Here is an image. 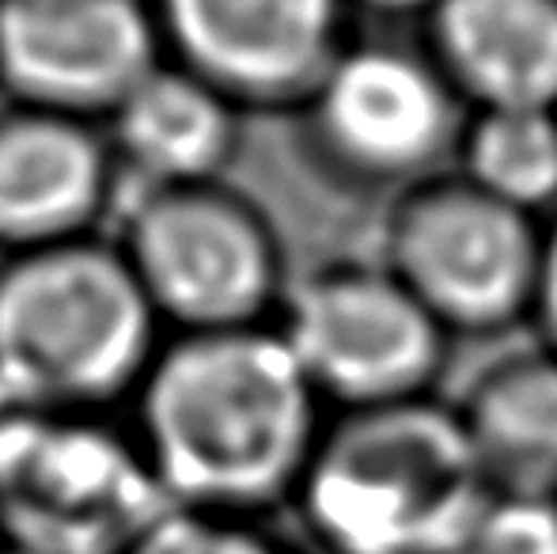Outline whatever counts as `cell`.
<instances>
[{
	"instance_id": "4fadbf2b",
	"label": "cell",
	"mask_w": 557,
	"mask_h": 554,
	"mask_svg": "<svg viewBox=\"0 0 557 554\" xmlns=\"http://www.w3.org/2000/svg\"><path fill=\"white\" fill-rule=\"evenodd\" d=\"M114 114L125 183H213L232 160V114L221 91H213L206 81L152 73L125 96Z\"/></svg>"
},
{
	"instance_id": "2e32d148",
	"label": "cell",
	"mask_w": 557,
	"mask_h": 554,
	"mask_svg": "<svg viewBox=\"0 0 557 554\" xmlns=\"http://www.w3.org/2000/svg\"><path fill=\"white\" fill-rule=\"evenodd\" d=\"M125 554H300L270 517L168 505Z\"/></svg>"
},
{
	"instance_id": "e0dca14e",
	"label": "cell",
	"mask_w": 557,
	"mask_h": 554,
	"mask_svg": "<svg viewBox=\"0 0 557 554\" xmlns=\"http://www.w3.org/2000/svg\"><path fill=\"white\" fill-rule=\"evenodd\" d=\"M444 554H557V502L490 494Z\"/></svg>"
},
{
	"instance_id": "9a60e30c",
	"label": "cell",
	"mask_w": 557,
	"mask_h": 554,
	"mask_svg": "<svg viewBox=\"0 0 557 554\" xmlns=\"http://www.w3.org/2000/svg\"><path fill=\"white\" fill-rule=\"evenodd\" d=\"M467 178L535 213L557 198V119L550 107H490L467 145Z\"/></svg>"
},
{
	"instance_id": "6da1fadb",
	"label": "cell",
	"mask_w": 557,
	"mask_h": 554,
	"mask_svg": "<svg viewBox=\"0 0 557 554\" xmlns=\"http://www.w3.org/2000/svg\"><path fill=\"white\" fill-rule=\"evenodd\" d=\"M326 415L277 323L168 334L125 403L163 497L235 517L293 505Z\"/></svg>"
},
{
	"instance_id": "5b68a950",
	"label": "cell",
	"mask_w": 557,
	"mask_h": 554,
	"mask_svg": "<svg viewBox=\"0 0 557 554\" xmlns=\"http://www.w3.org/2000/svg\"><path fill=\"white\" fill-rule=\"evenodd\" d=\"M168 505L125 410L0 407L4 554H125Z\"/></svg>"
},
{
	"instance_id": "7a4b0ae2",
	"label": "cell",
	"mask_w": 557,
	"mask_h": 554,
	"mask_svg": "<svg viewBox=\"0 0 557 554\" xmlns=\"http://www.w3.org/2000/svg\"><path fill=\"white\" fill-rule=\"evenodd\" d=\"M490 494L455 407L418 395L331 410L288 509L319 554H444Z\"/></svg>"
},
{
	"instance_id": "8992f818",
	"label": "cell",
	"mask_w": 557,
	"mask_h": 554,
	"mask_svg": "<svg viewBox=\"0 0 557 554\" xmlns=\"http://www.w3.org/2000/svg\"><path fill=\"white\" fill-rule=\"evenodd\" d=\"M277 331L331 410L433 395L447 331L380 259L293 278Z\"/></svg>"
},
{
	"instance_id": "3957f363",
	"label": "cell",
	"mask_w": 557,
	"mask_h": 554,
	"mask_svg": "<svg viewBox=\"0 0 557 554\" xmlns=\"http://www.w3.org/2000/svg\"><path fill=\"white\" fill-rule=\"evenodd\" d=\"M163 338L107 232L0 259V407L125 410Z\"/></svg>"
},
{
	"instance_id": "5bb4252c",
	"label": "cell",
	"mask_w": 557,
	"mask_h": 554,
	"mask_svg": "<svg viewBox=\"0 0 557 554\" xmlns=\"http://www.w3.org/2000/svg\"><path fill=\"white\" fill-rule=\"evenodd\" d=\"M444 46L485 107L557 103V0H447Z\"/></svg>"
},
{
	"instance_id": "ac0fdd59",
	"label": "cell",
	"mask_w": 557,
	"mask_h": 554,
	"mask_svg": "<svg viewBox=\"0 0 557 554\" xmlns=\"http://www.w3.org/2000/svg\"><path fill=\"white\" fill-rule=\"evenodd\" d=\"M531 311L543 323L546 346L557 354V221L550 229H543V262H539V285Z\"/></svg>"
},
{
	"instance_id": "8fae6325",
	"label": "cell",
	"mask_w": 557,
	"mask_h": 554,
	"mask_svg": "<svg viewBox=\"0 0 557 554\" xmlns=\"http://www.w3.org/2000/svg\"><path fill=\"white\" fill-rule=\"evenodd\" d=\"M326 148L364 175H403L444 137L441 88L395 53H364L337 65L319 99Z\"/></svg>"
},
{
	"instance_id": "9c48e42d",
	"label": "cell",
	"mask_w": 557,
	"mask_h": 554,
	"mask_svg": "<svg viewBox=\"0 0 557 554\" xmlns=\"http://www.w3.org/2000/svg\"><path fill=\"white\" fill-rule=\"evenodd\" d=\"M122 178L84 119L35 111L0 122V259L107 232Z\"/></svg>"
},
{
	"instance_id": "30bf717a",
	"label": "cell",
	"mask_w": 557,
	"mask_h": 554,
	"mask_svg": "<svg viewBox=\"0 0 557 554\" xmlns=\"http://www.w3.org/2000/svg\"><path fill=\"white\" fill-rule=\"evenodd\" d=\"M186 58L213 91L281 99L319 81L334 0H168Z\"/></svg>"
},
{
	"instance_id": "ba28073f",
	"label": "cell",
	"mask_w": 557,
	"mask_h": 554,
	"mask_svg": "<svg viewBox=\"0 0 557 554\" xmlns=\"http://www.w3.org/2000/svg\"><path fill=\"white\" fill-rule=\"evenodd\" d=\"M148 30L129 0H8L0 73L35 111H117L148 69Z\"/></svg>"
},
{
	"instance_id": "ffe728a7",
	"label": "cell",
	"mask_w": 557,
	"mask_h": 554,
	"mask_svg": "<svg viewBox=\"0 0 557 554\" xmlns=\"http://www.w3.org/2000/svg\"><path fill=\"white\" fill-rule=\"evenodd\" d=\"M0 554H4V551H0Z\"/></svg>"
},
{
	"instance_id": "7c38bea8",
	"label": "cell",
	"mask_w": 557,
	"mask_h": 554,
	"mask_svg": "<svg viewBox=\"0 0 557 554\" xmlns=\"http://www.w3.org/2000/svg\"><path fill=\"white\" fill-rule=\"evenodd\" d=\"M451 407L493 494L557 502V354L550 346L482 365Z\"/></svg>"
},
{
	"instance_id": "277c9868",
	"label": "cell",
	"mask_w": 557,
	"mask_h": 554,
	"mask_svg": "<svg viewBox=\"0 0 557 554\" xmlns=\"http://www.w3.org/2000/svg\"><path fill=\"white\" fill-rule=\"evenodd\" d=\"M125 186L107 236L129 262L163 331L277 323L293 270L277 224L247 194L221 178Z\"/></svg>"
},
{
	"instance_id": "d6986e66",
	"label": "cell",
	"mask_w": 557,
	"mask_h": 554,
	"mask_svg": "<svg viewBox=\"0 0 557 554\" xmlns=\"http://www.w3.org/2000/svg\"><path fill=\"white\" fill-rule=\"evenodd\" d=\"M387 4H410V0H387Z\"/></svg>"
},
{
	"instance_id": "52a82bcc",
	"label": "cell",
	"mask_w": 557,
	"mask_h": 554,
	"mask_svg": "<svg viewBox=\"0 0 557 554\" xmlns=\"http://www.w3.org/2000/svg\"><path fill=\"white\" fill-rule=\"evenodd\" d=\"M380 262L451 331H493L531 311L543 229L470 178L433 183L391 209Z\"/></svg>"
}]
</instances>
